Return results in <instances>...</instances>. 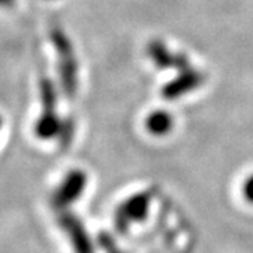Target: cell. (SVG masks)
I'll return each instance as SVG.
<instances>
[{
	"mask_svg": "<svg viewBox=\"0 0 253 253\" xmlns=\"http://www.w3.org/2000/svg\"><path fill=\"white\" fill-rule=\"evenodd\" d=\"M49 40L56 55V66H58L61 89L66 97L73 99L79 84V63H78L72 40L61 27L51 28Z\"/></svg>",
	"mask_w": 253,
	"mask_h": 253,
	"instance_id": "obj_1",
	"label": "cell"
},
{
	"mask_svg": "<svg viewBox=\"0 0 253 253\" xmlns=\"http://www.w3.org/2000/svg\"><path fill=\"white\" fill-rule=\"evenodd\" d=\"M155 193H156V189L146 190L144 193L135 194V196L126 200L117 208V211H116V226L121 234H124L131 224L144 221L145 217L148 215L149 204L152 201Z\"/></svg>",
	"mask_w": 253,
	"mask_h": 253,
	"instance_id": "obj_2",
	"label": "cell"
},
{
	"mask_svg": "<svg viewBox=\"0 0 253 253\" xmlns=\"http://www.w3.org/2000/svg\"><path fill=\"white\" fill-rule=\"evenodd\" d=\"M87 176L81 169H73L66 173L61 186L55 191L52 204L58 210H65L82 196L86 189Z\"/></svg>",
	"mask_w": 253,
	"mask_h": 253,
	"instance_id": "obj_3",
	"label": "cell"
},
{
	"mask_svg": "<svg viewBox=\"0 0 253 253\" xmlns=\"http://www.w3.org/2000/svg\"><path fill=\"white\" fill-rule=\"evenodd\" d=\"M58 222L66 232L75 253H94L91 239L87 235L82 221L75 214L69 211H62L58 217Z\"/></svg>",
	"mask_w": 253,
	"mask_h": 253,
	"instance_id": "obj_4",
	"label": "cell"
},
{
	"mask_svg": "<svg viewBox=\"0 0 253 253\" xmlns=\"http://www.w3.org/2000/svg\"><path fill=\"white\" fill-rule=\"evenodd\" d=\"M146 52L149 55V58L152 59V62L161 68V69H168L173 68L179 72L187 71L190 69L189 58L183 54H172L168 46L163 44L159 40H154L148 44Z\"/></svg>",
	"mask_w": 253,
	"mask_h": 253,
	"instance_id": "obj_5",
	"label": "cell"
},
{
	"mask_svg": "<svg viewBox=\"0 0 253 253\" xmlns=\"http://www.w3.org/2000/svg\"><path fill=\"white\" fill-rule=\"evenodd\" d=\"M204 81L203 73L194 69H187L183 71L177 78L166 83L162 87V97L166 100L180 99L181 96L187 94L191 90L197 89L200 84Z\"/></svg>",
	"mask_w": 253,
	"mask_h": 253,
	"instance_id": "obj_6",
	"label": "cell"
},
{
	"mask_svg": "<svg viewBox=\"0 0 253 253\" xmlns=\"http://www.w3.org/2000/svg\"><path fill=\"white\" fill-rule=\"evenodd\" d=\"M62 120L63 118H59L58 113H41L34 126L37 138L42 141L58 138L62 126Z\"/></svg>",
	"mask_w": 253,
	"mask_h": 253,
	"instance_id": "obj_7",
	"label": "cell"
},
{
	"mask_svg": "<svg viewBox=\"0 0 253 253\" xmlns=\"http://www.w3.org/2000/svg\"><path fill=\"white\" fill-rule=\"evenodd\" d=\"M145 126L152 135H166L172 131L173 118L168 111L158 110V111H154L148 116L146 121H145Z\"/></svg>",
	"mask_w": 253,
	"mask_h": 253,
	"instance_id": "obj_8",
	"label": "cell"
},
{
	"mask_svg": "<svg viewBox=\"0 0 253 253\" xmlns=\"http://www.w3.org/2000/svg\"><path fill=\"white\" fill-rule=\"evenodd\" d=\"M73 134H75V123H73L72 118H63L62 120V126H61V131H59V144L63 148H66L68 145L72 142Z\"/></svg>",
	"mask_w": 253,
	"mask_h": 253,
	"instance_id": "obj_9",
	"label": "cell"
},
{
	"mask_svg": "<svg viewBox=\"0 0 253 253\" xmlns=\"http://www.w3.org/2000/svg\"><path fill=\"white\" fill-rule=\"evenodd\" d=\"M100 246L106 251V253H123L117 248V245L114 242V239L109 234H100L99 235Z\"/></svg>",
	"mask_w": 253,
	"mask_h": 253,
	"instance_id": "obj_10",
	"label": "cell"
},
{
	"mask_svg": "<svg viewBox=\"0 0 253 253\" xmlns=\"http://www.w3.org/2000/svg\"><path fill=\"white\" fill-rule=\"evenodd\" d=\"M244 196L249 203H253V174L248 177L244 184Z\"/></svg>",
	"mask_w": 253,
	"mask_h": 253,
	"instance_id": "obj_11",
	"label": "cell"
},
{
	"mask_svg": "<svg viewBox=\"0 0 253 253\" xmlns=\"http://www.w3.org/2000/svg\"><path fill=\"white\" fill-rule=\"evenodd\" d=\"M16 4V0H0V9H11Z\"/></svg>",
	"mask_w": 253,
	"mask_h": 253,
	"instance_id": "obj_12",
	"label": "cell"
},
{
	"mask_svg": "<svg viewBox=\"0 0 253 253\" xmlns=\"http://www.w3.org/2000/svg\"><path fill=\"white\" fill-rule=\"evenodd\" d=\"M1 126H3V118L0 116V129H1Z\"/></svg>",
	"mask_w": 253,
	"mask_h": 253,
	"instance_id": "obj_13",
	"label": "cell"
}]
</instances>
